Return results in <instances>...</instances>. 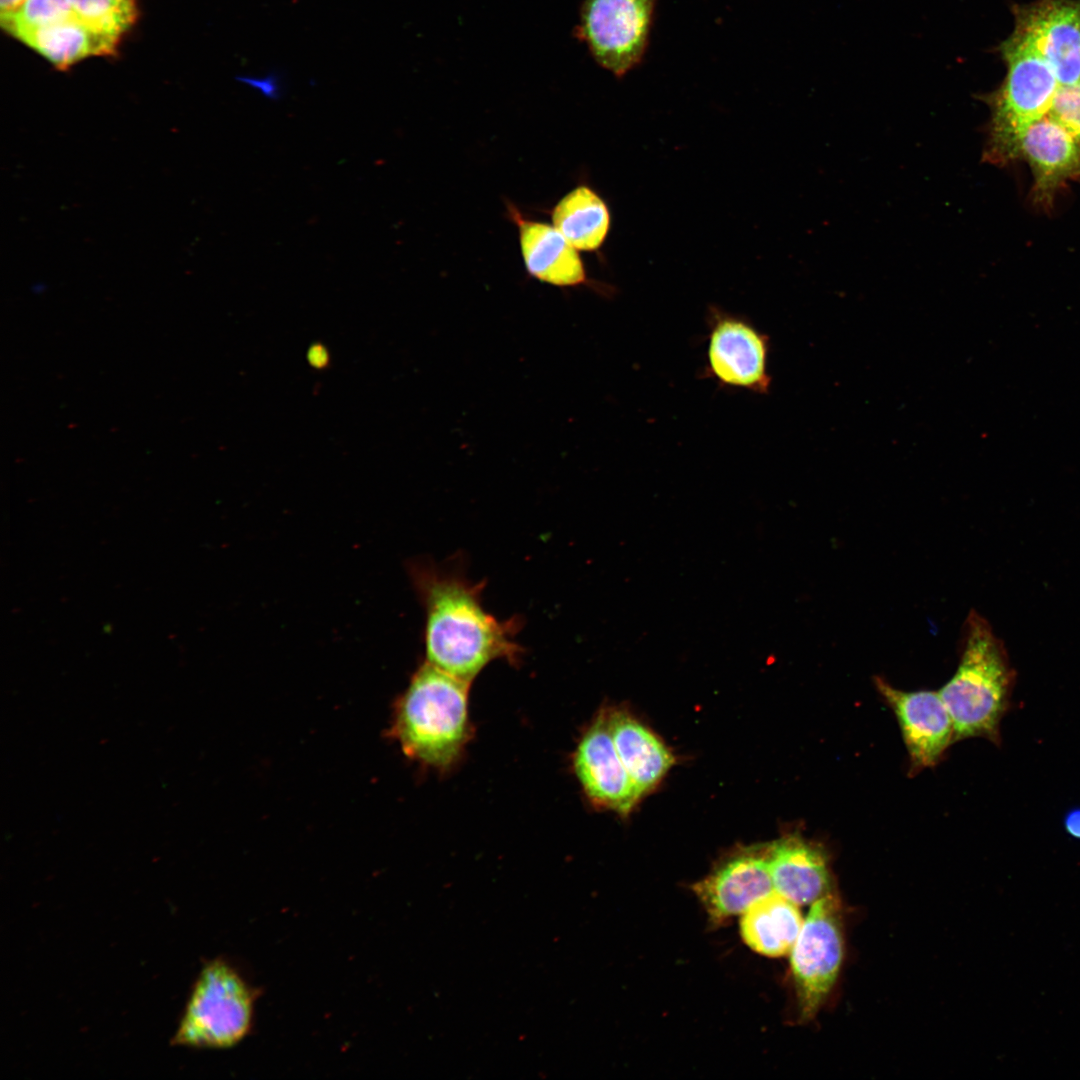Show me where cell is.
<instances>
[{
    "mask_svg": "<svg viewBox=\"0 0 1080 1080\" xmlns=\"http://www.w3.org/2000/svg\"><path fill=\"white\" fill-rule=\"evenodd\" d=\"M412 578L425 609L426 661L471 684L497 659L518 663L515 641L520 621H500L485 611L483 583H473L456 568L416 564Z\"/></svg>",
    "mask_w": 1080,
    "mask_h": 1080,
    "instance_id": "cell-1",
    "label": "cell"
},
{
    "mask_svg": "<svg viewBox=\"0 0 1080 1080\" xmlns=\"http://www.w3.org/2000/svg\"><path fill=\"white\" fill-rule=\"evenodd\" d=\"M469 687L427 661L418 668L399 699L392 727L408 757L439 770L456 764L472 736Z\"/></svg>",
    "mask_w": 1080,
    "mask_h": 1080,
    "instance_id": "cell-2",
    "label": "cell"
},
{
    "mask_svg": "<svg viewBox=\"0 0 1080 1080\" xmlns=\"http://www.w3.org/2000/svg\"><path fill=\"white\" fill-rule=\"evenodd\" d=\"M1013 675L1003 643L989 622L971 610L962 629L958 668L938 691L952 718L954 741L984 737L999 742Z\"/></svg>",
    "mask_w": 1080,
    "mask_h": 1080,
    "instance_id": "cell-3",
    "label": "cell"
},
{
    "mask_svg": "<svg viewBox=\"0 0 1080 1080\" xmlns=\"http://www.w3.org/2000/svg\"><path fill=\"white\" fill-rule=\"evenodd\" d=\"M999 51L1007 74L1001 86L984 97L991 110L984 159L996 164L1018 157L1024 133L1049 113L1059 87L1048 63L1014 33Z\"/></svg>",
    "mask_w": 1080,
    "mask_h": 1080,
    "instance_id": "cell-4",
    "label": "cell"
},
{
    "mask_svg": "<svg viewBox=\"0 0 1080 1080\" xmlns=\"http://www.w3.org/2000/svg\"><path fill=\"white\" fill-rule=\"evenodd\" d=\"M258 992L229 961L214 959L200 971L172 1043L227 1049L251 1032Z\"/></svg>",
    "mask_w": 1080,
    "mask_h": 1080,
    "instance_id": "cell-5",
    "label": "cell"
},
{
    "mask_svg": "<svg viewBox=\"0 0 1080 1080\" xmlns=\"http://www.w3.org/2000/svg\"><path fill=\"white\" fill-rule=\"evenodd\" d=\"M706 324L703 376L721 387L767 394L772 381L768 371L769 336L745 316L717 305L708 307Z\"/></svg>",
    "mask_w": 1080,
    "mask_h": 1080,
    "instance_id": "cell-6",
    "label": "cell"
},
{
    "mask_svg": "<svg viewBox=\"0 0 1080 1080\" xmlns=\"http://www.w3.org/2000/svg\"><path fill=\"white\" fill-rule=\"evenodd\" d=\"M800 1018H813L830 993L843 958L840 904L830 893L811 904L791 950Z\"/></svg>",
    "mask_w": 1080,
    "mask_h": 1080,
    "instance_id": "cell-7",
    "label": "cell"
},
{
    "mask_svg": "<svg viewBox=\"0 0 1080 1080\" xmlns=\"http://www.w3.org/2000/svg\"><path fill=\"white\" fill-rule=\"evenodd\" d=\"M656 0H586L578 36L597 63L623 77L642 59Z\"/></svg>",
    "mask_w": 1080,
    "mask_h": 1080,
    "instance_id": "cell-8",
    "label": "cell"
},
{
    "mask_svg": "<svg viewBox=\"0 0 1080 1080\" xmlns=\"http://www.w3.org/2000/svg\"><path fill=\"white\" fill-rule=\"evenodd\" d=\"M1014 34L1052 68L1059 85L1080 80V0H1036L1014 7Z\"/></svg>",
    "mask_w": 1080,
    "mask_h": 1080,
    "instance_id": "cell-9",
    "label": "cell"
},
{
    "mask_svg": "<svg viewBox=\"0 0 1080 1080\" xmlns=\"http://www.w3.org/2000/svg\"><path fill=\"white\" fill-rule=\"evenodd\" d=\"M508 217L518 229L521 254L527 273L534 279L559 288L587 287L609 297L614 287L588 276L579 251L553 226L525 217L507 202Z\"/></svg>",
    "mask_w": 1080,
    "mask_h": 1080,
    "instance_id": "cell-10",
    "label": "cell"
},
{
    "mask_svg": "<svg viewBox=\"0 0 1080 1080\" xmlns=\"http://www.w3.org/2000/svg\"><path fill=\"white\" fill-rule=\"evenodd\" d=\"M572 764L584 793L595 805L626 815L641 797L616 751L606 712L582 734Z\"/></svg>",
    "mask_w": 1080,
    "mask_h": 1080,
    "instance_id": "cell-11",
    "label": "cell"
},
{
    "mask_svg": "<svg viewBox=\"0 0 1080 1080\" xmlns=\"http://www.w3.org/2000/svg\"><path fill=\"white\" fill-rule=\"evenodd\" d=\"M874 683L897 717L911 768L934 766L954 741L952 718L939 692L902 691L881 677Z\"/></svg>",
    "mask_w": 1080,
    "mask_h": 1080,
    "instance_id": "cell-12",
    "label": "cell"
},
{
    "mask_svg": "<svg viewBox=\"0 0 1080 1080\" xmlns=\"http://www.w3.org/2000/svg\"><path fill=\"white\" fill-rule=\"evenodd\" d=\"M692 889L712 922L742 915L755 902L775 892L767 848L730 856Z\"/></svg>",
    "mask_w": 1080,
    "mask_h": 1080,
    "instance_id": "cell-13",
    "label": "cell"
},
{
    "mask_svg": "<svg viewBox=\"0 0 1080 1080\" xmlns=\"http://www.w3.org/2000/svg\"><path fill=\"white\" fill-rule=\"evenodd\" d=\"M774 891L798 906L833 893L828 855L820 845L788 834L767 848Z\"/></svg>",
    "mask_w": 1080,
    "mask_h": 1080,
    "instance_id": "cell-14",
    "label": "cell"
},
{
    "mask_svg": "<svg viewBox=\"0 0 1080 1080\" xmlns=\"http://www.w3.org/2000/svg\"><path fill=\"white\" fill-rule=\"evenodd\" d=\"M1030 165L1034 175V200L1048 204L1058 187L1080 174V147L1054 118L1046 115L1024 133L1018 157Z\"/></svg>",
    "mask_w": 1080,
    "mask_h": 1080,
    "instance_id": "cell-15",
    "label": "cell"
},
{
    "mask_svg": "<svg viewBox=\"0 0 1080 1080\" xmlns=\"http://www.w3.org/2000/svg\"><path fill=\"white\" fill-rule=\"evenodd\" d=\"M616 751L640 796L653 789L674 763L663 742L630 714L606 712Z\"/></svg>",
    "mask_w": 1080,
    "mask_h": 1080,
    "instance_id": "cell-16",
    "label": "cell"
},
{
    "mask_svg": "<svg viewBox=\"0 0 1080 1080\" xmlns=\"http://www.w3.org/2000/svg\"><path fill=\"white\" fill-rule=\"evenodd\" d=\"M803 922L798 905L773 892L742 914L740 933L753 951L780 957L791 952Z\"/></svg>",
    "mask_w": 1080,
    "mask_h": 1080,
    "instance_id": "cell-17",
    "label": "cell"
},
{
    "mask_svg": "<svg viewBox=\"0 0 1080 1080\" xmlns=\"http://www.w3.org/2000/svg\"><path fill=\"white\" fill-rule=\"evenodd\" d=\"M16 39L59 70L91 56L112 55L119 43L93 31L74 16L27 31Z\"/></svg>",
    "mask_w": 1080,
    "mask_h": 1080,
    "instance_id": "cell-18",
    "label": "cell"
},
{
    "mask_svg": "<svg viewBox=\"0 0 1080 1080\" xmlns=\"http://www.w3.org/2000/svg\"><path fill=\"white\" fill-rule=\"evenodd\" d=\"M551 220L574 248L586 252L599 250L611 227L606 201L584 184L576 186L556 203Z\"/></svg>",
    "mask_w": 1080,
    "mask_h": 1080,
    "instance_id": "cell-19",
    "label": "cell"
},
{
    "mask_svg": "<svg viewBox=\"0 0 1080 1080\" xmlns=\"http://www.w3.org/2000/svg\"><path fill=\"white\" fill-rule=\"evenodd\" d=\"M74 16L93 31L117 42L136 22L135 0H67Z\"/></svg>",
    "mask_w": 1080,
    "mask_h": 1080,
    "instance_id": "cell-20",
    "label": "cell"
},
{
    "mask_svg": "<svg viewBox=\"0 0 1080 1080\" xmlns=\"http://www.w3.org/2000/svg\"><path fill=\"white\" fill-rule=\"evenodd\" d=\"M73 16L67 0H23L14 10L0 14V19L2 28L17 38L27 31Z\"/></svg>",
    "mask_w": 1080,
    "mask_h": 1080,
    "instance_id": "cell-21",
    "label": "cell"
},
{
    "mask_svg": "<svg viewBox=\"0 0 1080 1080\" xmlns=\"http://www.w3.org/2000/svg\"><path fill=\"white\" fill-rule=\"evenodd\" d=\"M1048 115L1058 121L1080 147V80L1071 85H1059Z\"/></svg>",
    "mask_w": 1080,
    "mask_h": 1080,
    "instance_id": "cell-22",
    "label": "cell"
},
{
    "mask_svg": "<svg viewBox=\"0 0 1080 1080\" xmlns=\"http://www.w3.org/2000/svg\"><path fill=\"white\" fill-rule=\"evenodd\" d=\"M243 82L257 90L263 96L269 99H277L282 95V85L278 77L275 75L264 77H247L243 79Z\"/></svg>",
    "mask_w": 1080,
    "mask_h": 1080,
    "instance_id": "cell-23",
    "label": "cell"
},
{
    "mask_svg": "<svg viewBox=\"0 0 1080 1080\" xmlns=\"http://www.w3.org/2000/svg\"><path fill=\"white\" fill-rule=\"evenodd\" d=\"M1064 828L1070 836L1080 839V808H1073L1065 815Z\"/></svg>",
    "mask_w": 1080,
    "mask_h": 1080,
    "instance_id": "cell-24",
    "label": "cell"
},
{
    "mask_svg": "<svg viewBox=\"0 0 1080 1080\" xmlns=\"http://www.w3.org/2000/svg\"><path fill=\"white\" fill-rule=\"evenodd\" d=\"M309 361L313 366L323 367L327 363V353L321 346H312Z\"/></svg>",
    "mask_w": 1080,
    "mask_h": 1080,
    "instance_id": "cell-25",
    "label": "cell"
},
{
    "mask_svg": "<svg viewBox=\"0 0 1080 1080\" xmlns=\"http://www.w3.org/2000/svg\"><path fill=\"white\" fill-rule=\"evenodd\" d=\"M23 0H0V14L8 13L19 6Z\"/></svg>",
    "mask_w": 1080,
    "mask_h": 1080,
    "instance_id": "cell-26",
    "label": "cell"
}]
</instances>
